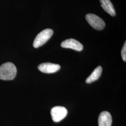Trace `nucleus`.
Masks as SVG:
<instances>
[{"instance_id": "nucleus-1", "label": "nucleus", "mask_w": 126, "mask_h": 126, "mask_svg": "<svg viewBox=\"0 0 126 126\" xmlns=\"http://www.w3.org/2000/svg\"><path fill=\"white\" fill-rule=\"evenodd\" d=\"M17 69L13 63H4L0 66V79L12 80L16 76Z\"/></svg>"}, {"instance_id": "nucleus-2", "label": "nucleus", "mask_w": 126, "mask_h": 126, "mask_svg": "<svg viewBox=\"0 0 126 126\" xmlns=\"http://www.w3.org/2000/svg\"><path fill=\"white\" fill-rule=\"evenodd\" d=\"M53 31L50 29H46L37 34L33 42V46L37 48L44 45L50 39L52 35Z\"/></svg>"}, {"instance_id": "nucleus-3", "label": "nucleus", "mask_w": 126, "mask_h": 126, "mask_svg": "<svg viewBox=\"0 0 126 126\" xmlns=\"http://www.w3.org/2000/svg\"><path fill=\"white\" fill-rule=\"evenodd\" d=\"M86 18L90 25L96 30H102L105 26L103 20L95 14H88L86 15Z\"/></svg>"}, {"instance_id": "nucleus-4", "label": "nucleus", "mask_w": 126, "mask_h": 126, "mask_svg": "<svg viewBox=\"0 0 126 126\" xmlns=\"http://www.w3.org/2000/svg\"><path fill=\"white\" fill-rule=\"evenodd\" d=\"M67 110L64 107H55L51 109V115L54 122H58L62 121L67 114Z\"/></svg>"}, {"instance_id": "nucleus-5", "label": "nucleus", "mask_w": 126, "mask_h": 126, "mask_svg": "<svg viewBox=\"0 0 126 126\" xmlns=\"http://www.w3.org/2000/svg\"><path fill=\"white\" fill-rule=\"evenodd\" d=\"M38 70L41 72L45 73H52L57 72L60 69V66L58 64L50 63H44L40 64Z\"/></svg>"}, {"instance_id": "nucleus-6", "label": "nucleus", "mask_w": 126, "mask_h": 126, "mask_svg": "<svg viewBox=\"0 0 126 126\" xmlns=\"http://www.w3.org/2000/svg\"><path fill=\"white\" fill-rule=\"evenodd\" d=\"M61 45L63 48L72 49L79 51H81L83 49V46L79 42L72 38L63 41Z\"/></svg>"}, {"instance_id": "nucleus-7", "label": "nucleus", "mask_w": 126, "mask_h": 126, "mask_svg": "<svg viewBox=\"0 0 126 126\" xmlns=\"http://www.w3.org/2000/svg\"><path fill=\"white\" fill-rule=\"evenodd\" d=\"M99 126H111L112 118L110 113L104 111L100 113L98 119Z\"/></svg>"}, {"instance_id": "nucleus-8", "label": "nucleus", "mask_w": 126, "mask_h": 126, "mask_svg": "<svg viewBox=\"0 0 126 126\" xmlns=\"http://www.w3.org/2000/svg\"><path fill=\"white\" fill-rule=\"evenodd\" d=\"M100 2L101 6L106 12L112 16L116 15L115 10L110 0H100Z\"/></svg>"}, {"instance_id": "nucleus-9", "label": "nucleus", "mask_w": 126, "mask_h": 126, "mask_svg": "<svg viewBox=\"0 0 126 126\" xmlns=\"http://www.w3.org/2000/svg\"><path fill=\"white\" fill-rule=\"evenodd\" d=\"M102 72V68L101 66H99L96 68L92 74L88 77L86 79V82L87 83L90 84L94 81L98 80L99 79Z\"/></svg>"}, {"instance_id": "nucleus-10", "label": "nucleus", "mask_w": 126, "mask_h": 126, "mask_svg": "<svg viewBox=\"0 0 126 126\" xmlns=\"http://www.w3.org/2000/svg\"><path fill=\"white\" fill-rule=\"evenodd\" d=\"M122 58L123 59V61H126V42H125V44L123 45L122 50Z\"/></svg>"}]
</instances>
